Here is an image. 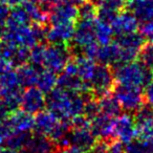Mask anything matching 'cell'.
<instances>
[{
	"label": "cell",
	"mask_w": 153,
	"mask_h": 153,
	"mask_svg": "<svg viewBox=\"0 0 153 153\" xmlns=\"http://www.w3.org/2000/svg\"><path fill=\"white\" fill-rule=\"evenodd\" d=\"M117 14V11L106 7V5H100V7H98V11H97V17L102 21L111 23V21L113 20Z\"/></svg>",
	"instance_id": "cell-32"
},
{
	"label": "cell",
	"mask_w": 153,
	"mask_h": 153,
	"mask_svg": "<svg viewBox=\"0 0 153 153\" xmlns=\"http://www.w3.org/2000/svg\"><path fill=\"white\" fill-rule=\"evenodd\" d=\"M94 35H96V41L98 44L106 45L112 42L114 33L110 23L97 18L94 19Z\"/></svg>",
	"instance_id": "cell-24"
},
{
	"label": "cell",
	"mask_w": 153,
	"mask_h": 153,
	"mask_svg": "<svg viewBox=\"0 0 153 153\" xmlns=\"http://www.w3.org/2000/svg\"><path fill=\"white\" fill-rule=\"evenodd\" d=\"M114 35L122 36V35L130 34V33L137 32L138 20L130 11L117 12L115 17L110 23Z\"/></svg>",
	"instance_id": "cell-13"
},
{
	"label": "cell",
	"mask_w": 153,
	"mask_h": 153,
	"mask_svg": "<svg viewBox=\"0 0 153 153\" xmlns=\"http://www.w3.org/2000/svg\"><path fill=\"white\" fill-rule=\"evenodd\" d=\"M62 74L58 76L57 86L60 88L67 90L70 92H78V94H89L90 90L88 86L80 79L76 74H67L65 71H61Z\"/></svg>",
	"instance_id": "cell-19"
},
{
	"label": "cell",
	"mask_w": 153,
	"mask_h": 153,
	"mask_svg": "<svg viewBox=\"0 0 153 153\" xmlns=\"http://www.w3.org/2000/svg\"><path fill=\"white\" fill-rule=\"evenodd\" d=\"M74 63H76V74H78V76L88 86V82H89L97 65L96 61L89 59L86 56L81 55V56H78L74 59Z\"/></svg>",
	"instance_id": "cell-23"
},
{
	"label": "cell",
	"mask_w": 153,
	"mask_h": 153,
	"mask_svg": "<svg viewBox=\"0 0 153 153\" xmlns=\"http://www.w3.org/2000/svg\"><path fill=\"white\" fill-rule=\"evenodd\" d=\"M70 56L71 53L66 44L49 43L48 45H45L42 67L59 74L70 60Z\"/></svg>",
	"instance_id": "cell-6"
},
{
	"label": "cell",
	"mask_w": 153,
	"mask_h": 153,
	"mask_svg": "<svg viewBox=\"0 0 153 153\" xmlns=\"http://www.w3.org/2000/svg\"><path fill=\"white\" fill-rule=\"evenodd\" d=\"M13 69V65L7 60L0 58V76Z\"/></svg>",
	"instance_id": "cell-40"
},
{
	"label": "cell",
	"mask_w": 153,
	"mask_h": 153,
	"mask_svg": "<svg viewBox=\"0 0 153 153\" xmlns=\"http://www.w3.org/2000/svg\"><path fill=\"white\" fill-rule=\"evenodd\" d=\"M0 153H22V152H20L19 150H15V149L1 147V148H0Z\"/></svg>",
	"instance_id": "cell-43"
},
{
	"label": "cell",
	"mask_w": 153,
	"mask_h": 153,
	"mask_svg": "<svg viewBox=\"0 0 153 153\" xmlns=\"http://www.w3.org/2000/svg\"><path fill=\"white\" fill-rule=\"evenodd\" d=\"M79 17L78 7L65 2L55 4L48 12V22L51 24L62 23V22H76Z\"/></svg>",
	"instance_id": "cell-14"
},
{
	"label": "cell",
	"mask_w": 153,
	"mask_h": 153,
	"mask_svg": "<svg viewBox=\"0 0 153 153\" xmlns=\"http://www.w3.org/2000/svg\"><path fill=\"white\" fill-rule=\"evenodd\" d=\"M22 110L30 114H36L46 107V97L43 91H41L37 86L26 87L22 91L20 98V106Z\"/></svg>",
	"instance_id": "cell-10"
},
{
	"label": "cell",
	"mask_w": 153,
	"mask_h": 153,
	"mask_svg": "<svg viewBox=\"0 0 153 153\" xmlns=\"http://www.w3.org/2000/svg\"><path fill=\"white\" fill-rule=\"evenodd\" d=\"M78 7V14H79L80 19H96L98 7L91 3L90 1L86 0L81 5Z\"/></svg>",
	"instance_id": "cell-30"
},
{
	"label": "cell",
	"mask_w": 153,
	"mask_h": 153,
	"mask_svg": "<svg viewBox=\"0 0 153 153\" xmlns=\"http://www.w3.org/2000/svg\"><path fill=\"white\" fill-rule=\"evenodd\" d=\"M45 25L42 24H23V25H4L3 36L4 40L17 46L32 48L45 39Z\"/></svg>",
	"instance_id": "cell-2"
},
{
	"label": "cell",
	"mask_w": 153,
	"mask_h": 153,
	"mask_svg": "<svg viewBox=\"0 0 153 153\" xmlns=\"http://www.w3.org/2000/svg\"><path fill=\"white\" fill-rule=\"evenodd\" d=\"M107 145L108 142L106 140H100L99 142H96L92 148L88 152L90 153H106Z\"/></svg>",
	"instance_id": "cell-36"
},
{
	"label": "cell",
	"mask_w": 153,
	"mask_h": 153,
	"mask_svg": "<svg viewBox=\"0 0 153 153\" xmlns=\"http://www.w3.org/2000/svg\"><path fill=\"white\" fill-rule=\"evenodd\" d=\"M121 51V64L131 62L137 58L142 46L145 44V39L140 33L133 32L130 34L117 36L115 40Z\"/></svg>",
	"instance_id": "cell-8"
},
{
	"label": "cell",
	"mask_w": 153,
	"mask_h": 153,
	"mask_svg": "<svg viewBox=\"0 0 153 153\" xmlns=\"http://www.w3.org/2000/svg\"><path fill=\"white\" fill-rule=\"evenodd\" d=\"M36 1L45 12H47V13L51 11V9L53 5L59 2V0H36Z\"/></svg>",
	"instance_id": "cell-37"
},
{
	"label": "cell",
	"mask_w": 153,
	"mask_h": 153,
	"mask_svg": "<svg viewBox=\"0 0 153 153\" xmlns=\"http://www.w3.org/2000/svg\"><path fill=\"white\" fill-rule=\"evenodd\" d=\"M94 61L109 66L121 64V51L117 42H111L106 45H98Z\"/></svg>",
	"instance_id": "cell-16"
},
{
	"label": "cell",
	"mask_w": 153,
	"mask_h": 153,
	"mask_svg": "<svg viewBox=\"0 0 153 153\" xmlns=\"http://www.w3.org/2000/svg\"><path fill=\"white\" fill-rule=\"evenodd\" d=\"M55 149V143L47 136L38 134L32 135L27 144L22 149V153H51Z\"/></svg>",
	"instance_id": "cell-21"
},
{
	"label": "cell",
	"mask_w": 153,
	"mask_h": 153,
	"mask_svg": "<svg viewBox=\"0 0 153 153\" xmlns=\"http://www.w3.org/2000/svg\"><path fill=\"white\" fill-rule=\"evenodd\" d=\"M125 7L135 16L138 22L153 19V0H126Z\"/></svg>",
	"instance_id": "cell-18"
},
{
	"label": "cell",
	"mask_w": 153,
	"mask_h": 153,
	"mask_svg": "<svg viewBox=\"0 0 153 153\" xmlns=\"http://www.w3.org/2000/svg\"><path fill=\"white\" fill-rule=\"evenodd\" d=\"M1 1L4 2V3H7V4L10 5V7H15V5L19 4L22 0H1Z\"/></svg>",
	"instance_id": "cell-44"
},
{
	"label": "cell",
	"mask_w": 153,
	"mask_h": 153,
	"mask_svg": "<svg viewBox=\"0 0 153 153\" xmlns=\"http://www.w3.org/2000/svg\"><path fill=\"white\" fill-rule=\"evenodd\" d=\"M106 153H125L124 144L117 140H111V142L108 143V145H107Z\"/></svg>",
	"instance_id": "cell-34"
},
{
	"label": "cell",
	"mask_w": 153,
	"mask_h": 153,
	"mask_svg": "<svg viewBox=\"0 0 153 153\" xmlns=\"http://www.w3.org/2000/svg\"><path fill=\"white\" fill-rule=\"evenodd\" d=\"M145 88H146V100L148 104L153 108V79Z\"/></svg>",
	"instance_id": "cell-39"
},
{
	"label": "cell",
	"mask_w": 153,
	"mask_h": 153,
	"mask_svg": "<svg viewBox=\"0 0 153 153\" xmlns=\"http://www.w3.org/2000/svg\"><path fill=\"white\" fill-rule=\"evenodd\" d=\"M11 13V7L4 2H0V26L4 27Z\"/></svg>",
	"instance_id": "cell-35"
},
{
	"label": "cell",
	"mask_w": 153,
	"mask_h": 153,
	"mask_svg": "<svg viewBox=\"0 0 153 153\" xmlns=\"http://www.w3.org/2000/svg\"><path fill=\"white\" fill-rule=\"evenodd\" d=\"M71 41L74 47L82 51L85 47L97 43L94 35V19H80L74 26Z\"/></svg>",
	"instance_id": "cell-11"
},
{
	"label": "cell",
	"mask_w": 153,
	"mask_h": 153,
	"mask_svg": "<svg viewBox=\"0 0 153 153\" xmlns=\"http://www.w3.org/2000/svg\"><path fill=\"white\" fill-rule=\"evenodd\" d=\"M61 2H65V3H69V4L76 5V7H79L81 5L83 2H85L86 0H59Z\"/></svg>",
	"instance_id": "cell-42"
},
{
	"label": "cell",
	"mask_w": 153,
	"mask_h": 153,
	"mask_svg": "<svg viewBox=\"0 0 153 153\" xmlns=\"http://www.w3.org/2000/svg\"><path fill=\"white\" fill-rule=\"evenodd\" d=\"M47 94L46 107L59 120L70 122L83 114L86 100L83 94L70 92L57 86Z\"/></svg>",
	"instance_id": "cell-1"
},
{
	"label": "cell",
	"mask_w": 153,
	"mask_h": 153,
	"mask_svg": "<svg viewBox=\"0 0 153 153\" xmlns=\"http://www.w3.org/2000/svg\"><path fill=\"white\" fill-rule=\"evenodd\" d=\"M99 113L101 112H100V106H99L98 100H96V99H86L83 108L84 117L87 120H89V121H91Z\"/></svg>",
	"instance_id": "cell-31"
},
{
	"label": "cell",
	"mask_w": 153,
	"mask_h": 153,
	"mask_svg": "<svg viewBox=\"0 0 153 153\" xmlns=\"http://www.w3.org/2000/svg\"><path fill=\"white\" fill-rule=\"evenodd\" d=\"M21 88L15 71L10 70L0 76V99L4 101L11 112L20 106Z\"/></svg>",
	"instance_id": "cell-4"
},
{
	"label": "cell",
	"mask_w": 153,
	"mask_h": 153,
	"mask_svg": "<svg viewBox=\"0 0 153 153\" xmlns=\"http://www.w3.org/2000/svg\"><path fill=\"white\" fill-rule=\"evenodd\" d=\"M40 70V67H37L32 64H23L18 66V70L16 74L21 87L36 86Z\"/></svg>",
	"instance_id": "cell-22"
},
{
	"label": "cell",
	"mask_w": 153,
	"mask_h": 153,
	"mask_svg": "<svg viewBox=\"0 0 153 153\" xmlns=\"http://www.w3.org/2000/svg\"><path fill=\"white\" fill-rule=\"evenodd\" d=\"M44 51H45V45L38 43L32 48H30V53H28V61L30 64L37 67H42L43 63V58H44Z\"/></svg>",
	"instance_id": "cell-28"
},
{
	"label": "cell",
	"mask_w": 153,
	"mask_h": 153,
	"mask_svg": "<svg viewBox=\"0 0 153 153\" xmlns=\"http://www.w3.org/2000/svg\"><path fill=\"white\" fill-rule=\"evenodd\" d=\"M10 113H11V110L7 107V105L5 104V102L2 99H0V122L4 121L9 117Z\"/></svg>",
	"instance_id": "cell-38"
},
{
	"label": "cell",
	"mask_w": 153,
	"mask_h": 153,
	"mask_svg": "<svg viewBox=\"0 0 153 153\" xmlns=\"http://www.w3.org/2000/svg\"><path fill=\"white\" fill-rule=\"evenodd\" d=\"M114 76L111 66L100 64L96 65L91 78L88 82V87L90 92L94 94L96 98H101L109 94L114 87Z\"/></svg>",
	"instance_id": "cell-5"
},
{
	"label": "cell",
	"mask_w": 153,
	"mask_h": 153,
	"mask_svg": "<svg viewBox=\"0 0 153 153\" xmlns=\"http://www.w3.org/2000/svg\"><path fill=\"white\" fill-rule=\"evenodd\" d=\"M99 106H100V112L110 117H117L121 113V106H120L117 100L114 96L107 94L105 96L98 99Z\"/></svg>",
	"instance_id": "cell-25"
},
{
	"label": "cell",
	"mask_w": 153,
	"mask_h": 153,
	"mask_svg": "<svg viewBox=\"0 0 153 153\" xmlns=\"http://www.w3.org/2000/svg\"><path fill=\"white\" fill-rule=\"evenodd\" d=\"M140 63L153 71V43L144 44L138 53Z\"/></svg>",
	"instance_id": "cell-29"
},
{
	"label": "cell",
	"mask_w": 153,
	"mask_h": 153,
	"mask_svg": "<svg viewBox=\"0 0 153 153\" xmlns=\"http://www.w3.org/2000/svg\"><path fill=\"white\" fill-rule=\"evenodd\" d=\"M140 33L143 36V38L145 39V41H148L149 43H153V19L142 22Z\"/></svg>",
	"instance_id": "cell-33"
},
{
	"label": "cell",
	"mask_w": 153,
	"mask_h": 153,
	"mask_svg": "<svg viewBox=\"0 0 153 153\" xmlns=\"http://www.w3.org/2000/svg\"><path fill=\"white\" fill-rule=\"evenodd\" d=\"M12 127L18 132H32L34 130L35 120L33 114L23 110H14L7 117Z\"/></svg>",
	"instance_id": "cell-20"
},
{
	"label": "cell",
	"mask_w": 153,
	"mask_h": 153,
	"mask_svg": "<svg viewBox=\"0 0 153 153\" xmlns=\"http://www.w3.org/2000/svg\"><path fill=\"white\" fill-rule=\"evenodd\" d=\"M125 153H153V138H138L127 144Z\"/></svg>",
	"instance_id": "cell-27"
},
{
	"label": "cell",
	"mask_w": 153,
	"mask_h": 153,
	"mask_svg": "<svg viewBox=\"0 0 153 153\" xmlns=\"http://www.w3.org/2000/svg\"><path fill=\"white\" fill-rule=\"evenodd\" d=\"M114 98L117 100L120 106L127 112H135L145 104V98L142 89L126 85H117L113 87Z\"/></svg>",
	"instance_id": "cell-7"
},
{
	"label": "cell",
	"mask_w": 153,
	"mask_h": 153,
	"mask_svg": "<svg viewBox=\"0 0 153 153\" xmlns=\"http://www.w3.org/2000/svg\"><path fill=\"white\" fill-rule=\"evenodd\" d=\"M87 153H90V152H87Z\"/></svg>",
	"instance_id": "cell-46"
},
{
	"label": "cell",
	"mask_w": 153,
	"mask_h": 153,
	"mask_svg": "<svg viewBox=\"0 0 153 153\" xmlns=\"http://www.w3.org/2000/svg\"><path fill=\"white\" fill-rule=\"evenodd\" d=\"M2 36H3V27L2 26H0V41L2 39Z\"/></svg>",
	"instance_id": "cell-45"
},
{
	"label": "cell",
	"mask_w": 153,
	"mask_h": 153,
	"mask_svg": "<svg viewBox=\"0 0 153 153\" xmlns=\"http://www.w3.org/2000/svg\"><path fill=\"white\" fill-rule=\"evenodd\" d=\"M51 153H82V152H80L79 150H76V149L72 148L70 146H64L61 147V148L53 149V151Z\"/></svg>",
	"instance_id": "cell-41"
},
{
	"label": "cell",
	"mask_w": 153,
	"mask_h": 153,
	"mask_svg": "<svg viewBox=\"0 0 153 153\" xmlns=\"http://www.w3.org/2000/svg\"><path fill=\"white\" fill-rule=\"evenodd\" d=\"M115 82L120 85L131 86L136 88H144L153 79V71L140 62H126L115 66L113 70Z\"/></svg>",
	"instance_id": "cell-3"
},
{
	"label": "cell",
	"mask_w": 153,
	"mask_h": 153,
	"mask_svg": "<svg viewBox=\"0 0 153 153\" xmlns=\"http://www.w3.org/2000/svg\"><path fill=\"white\" fill-rule=\"evenodd\" d=\"M113 137L122 142L124 145L129 144L137 137L135 120L131 114L127 112L124 114H119L117 117H114Z\"/></svg>",
	"instance_id": "cell-9"
},
{
	"label": "cell",
	"mask_w": 153,
	"mask_h": 153,
	"mask_svg": "<svg viewBox=\"0 0 153 153\" xmlns=\"http://www.w3.org/2000/svg\"><path fill=\"white\" fill-rule=\"evenodd\" d=\"M34 130H36L38 134L47 136L49 140L61 122V120L58 119L49 110H42L36 113V117H34Z\"/></svg>",
	"instance_id": "cell-15"
},
{
	"label": "cell",
	"mask_w": 153,
	"mask_h": 153,
	"mask_svg": "<svg viewBox=\"0 0 153 153\" xmlns=\"http://www.w3.org/2000/svg\"><path fill=\"white\" fill-rule=\"evenodd\" d=\"M90 128L97 138L106 140L112 138L114 130V117L99 113L90 121Z\"/></svg>",
	"instance_id": "cell-17"
},
{
	"label": "cell",
	"mask_w": 153,
	"mask_h": 153,
	"mask_svg": "<svg viewBox=\"0 0 153 153\" xmlns=\"http://www.w3.org/2000/svg\"><path fill=\"white\" fill-rule=\"evenodd\" d=\"M74 22H62L51 24L45 30V39L53 44H66L70 42L74 33Z\"/></svg>",
	"instance_id": "cell-12"
},
{
	"label": "cell",
	"mask_w": 153,
	"mask_h": 153,
	"mask_svg": "<svg viewBox=\"0 0 153 153\" xmlns=\"http://www.w3.org/2000/svg\"><path fill=\"white\" fill-rule=\"evenodd\" d=\"M57 80L58 76L56 72L43 68L40 70L36 86L46 94L51 92L55 87H57Z\"/></svg>",
	"instance_id": "cell-26"
}]
</instances>
